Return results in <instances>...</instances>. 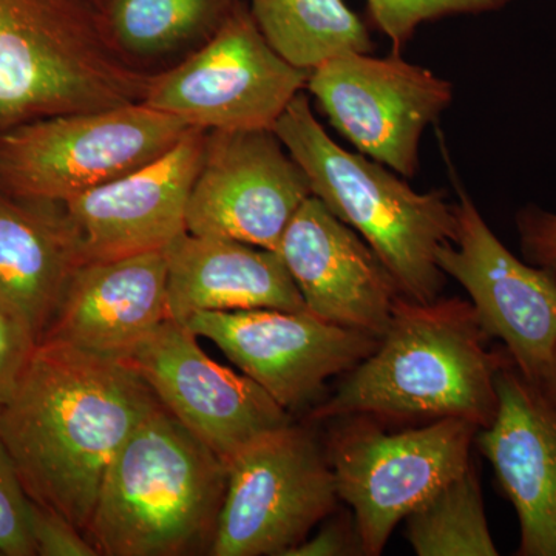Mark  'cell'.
I'll list each match as a JSON object with an SVG mask.
<instances>
[{"instance_id": "1", "label": "cell", "mask_w": 556, "mask_h": 556, "mask_svg": "<svg viewBox=\"0 0 556 556\" xmlns=\"http://www.w3.org/2000/svg\"><path fill=\"white\" fill-rule=\"evenodd\" d=\"M159 405L129 361L40 342L0 405V437L30 500L86 533L110 463Z\"/></svg>"}, {"instance_id": "2", "label": "cell", "mask_w": 556, "mask_h": 556, "mask_svg": "<svg viewBox=\"0 0 556 556\" xmlns=\"http://www.w3.org/2000/svg\"><path fill=\"white\" fill-rule=\"evenodd\" d=\"M511 361L490 348L470 302L397 299L379 345L345 372L311 422L368 415L390 422L455 417L481 428L496 416V375Z\"/></svg>"}, {"instance_id": "3", "label": "cell", "mask_w": 556, "mask_h": 556, "mask_svg": "<svg viewBox=\"0 0 556 556\" xmlns=\"http://www.w3.org/2000/svg\"><path fill=\"white\" fill-rule=\"evenodd\" d=\"M228 466L161 404L105 471L86 536L100 556L211 554Z\"/></svg>"}, {"instance_id": "4", "label": "cell", "mask_w": 556, "mask_h": 556, "mask_svg": "<svg viewBox=\"0 0 556 556\" xmlns=\"http://www.w3.org/2000/svg\"><path fill=\"white\" fill-rule=\"evenodd\" d=\"M273 130L305 172L313 195L367 241L405 299L441 298L447 276L437 255L457 230L456 203L445 190L416 192L378 161L348 152L318 123L303 91Z\"/></svg>"}, {"instance_id": "5", "label": "cell", "mask_w": 556, "mask_h": 556, "mask_svg": "<svg viewBox=\"0 0 556 556\" xmlns=\"http://www.w3.org/2000/svg\"><path fill=\"white\" fill-rule=\"evenodd\" d=\"M152 72L116 49L93 0H0V124L144 100Z\"/></svg>"}, {"instance_id": "6", "label": "cell", "mask_w": 556, "mask_h": 556, "mask_svg": "<svg viewBox=\"0 0 556 556\" xmlns=\"http://www.w3.org/2000/svg\"><path fill=\"white\" fill-rule=\"evenodd\" d=\"M328 422L324 442L336 490L353 510L367 556L382 555L399 522L470 466L479 430L455 417L396 431L368 415Z\"/></svg>"}, {"instance_id": "7", "label": "cell", "mask_w": 556, "mask_h": 556, "mask_svg": "<svg viewBox=\"0 0 556 556\" xmlns=\"http://www.w3.org/2000/svg\"><path fill=\"white\" fill-rule=\"evenodd\" d=\"M189 129L144 102L17 124L0 134V189L65 203L160 159Z\"/></svg>"}, {"instance_id": "8", "label": "cell", "mask_w": 556, "mask_h": 556, "mask_svg": "<svg viewBox=\"0 0 556 556\" xmlns=\"http://www.w3.org/2000/svg\"><path fill=\"white\" fill-rule=\"evenodd\" d=\"M325 442L289 422L228 464V486L212 556H287L339 503Z\"/></svg>"}, {"instance_id": "9", "label": "cell", "mask_w": 556, "mask_h": 556, "mask_svg": "<svg viewBox=\"0 0 556 556\" xmlns=\"http://www.w3.org/2000/svg\"><path fill=\"white\" fill-rule=\"evenodd\" d=\"M309 73L269 46L241 0L207 42L152 73L141 102L207 131L273 130Z\"/></svg>"}, {"instance_id": "10", "label": "cell", "mask_w": 556, "mask_h": 556, "mask_svg": "<svg viewBox=\"0 0 556 556\" xmlns=\"http://www.w3.org/2000/svg\"><path fill=\"white\" fill-rule=\"evenodd\" d=\"M306 89L331 126L368 159L412 178L424 131L453 101V86L399 53H348L311 70Z\"/></svg>"}, {"instance_id": "11", "label": "cell", "mask_w": 556, "mask_h": 556, "mask_svg": "<svg viewBox=\"0 0 556 556\" xmlns=\"http://www.w3.org/2000/svg\"><path fill=\"white\" fill-rule=\"evenodd\" d=\"M313 195L309 179L274 130L207 131L186 228L276 251Z\"/></svg>"}, {"instance_id": "12", "label": "cell", "mask_w": 556, "mask_h": 556, "mask_svg": "<svg viewBox=\"0 0 556 556\" xmlns=\"http://www.w3.org/2000/svg\"><path fill=\"white\" fill-rule=\"evenodd\" d=\"M456 215V239L439 248V268L466 289L485 334L501 340L518 371L538 386L556 348V270L515 257L463 189Z\"/></svg>"}, {"instance_id": "13", "label": "cell", "mask_w": 556, "mask_h": 556, "mask_svg": "<svg viewBox=\"0 0 556 556\" xmlns=\"http://www.w3.org/2000/svg\"><path fill=\"white\" fill-rule=\"evenodd\" d=\"M185 325L215 343L288 413L305 408L329 379L345 375L379 345L367 332L292 311H208Z\"/></svg>"}, {"instance_id": "14", "label": "cell", "mask_w": 556, "mask_h": 556, "mask_svg": "<svg viewBox=\"0 0 556 556\" xmlns=\"http://www.w3.org/2000/svg\"><path fill=\"white\" fill-rule=\"evenodd\" d=\"M127 361L226 466L255 439L292 422L257 382L208 357L199 336L174 318L153 329Z\"/></svg>"}, {"instance_id": "15", "label": "cell", "mask_w": 556, "mask_h": 556, "mask_svg": "<svg viewBox=\"0 0 556 556\" xmlns=\"http://www.w3.org/2000/svg\"><path fill=\"white\" fill-rule=\"evenodd\" d=\"M207 130L190 127L169 152L65 201L86 263L166 251L185 233Z\"/></svg>"}, {"instance_id": "16", "label": "cell", "mask_w": 556, "mask_h": 556, "mask_svg": "<svg viewBox=\"0 0 556 556\" xmlns=\"http://www.w3.org/2000/svg\"><path fill=\"white\" fill-rule=\"evenodd\" d=\"M314 317L382 338L402 292L356 230L311 195L277 249Z\"/></svg>"}, {"instance_id": "17", "label": "cell", "mask_w": 556, "mask_h": 556, "mask_svg": "<svg viewBox=\"0 0 556 556\" xmlns=\"http://www.w3.org/2000/svg\"><path fill=\"white\" fill-rule=\"evenodd\" d=\"M497 409L475 445L519 519L518 556H556V404L514 362L496 375Z\"/></svg>"}, {"instance_id": "18", "label": "cell", "mask_w": 556, "mask_h": 556, "mask_svg": "<svg viewBox=\"0 0 556 556\" xmlns=\"http://www.w3.org/2000/svg\"><path fill=\"white\" fill-rule=\"evenodd\" d=\"M169 318L164 251L89 262L76 270L40 342L127 361Z\"/></svg>"}, {"instance_id": "19", "label": "cell", "mask_w": 556, "mask_h": 556, "mask_svg": "<svg viewBox=\"0 0 556 556\" xmlns=\"http://www.w3.org/2000/svg\"><path fill=\"white\" fill-rule=\"evenodd\" d=\"M84 263L64 203L0 189V306L36 343Z\"/></svg>"}, {"instance_id": "20", "label": "cell", "mask_w": 556, "mask_h": 556, "mask_svg": "<svg viewBox=\"0 0 556 556\" xmlns=\"http://www.w3.org/2000/svg\"><path fill=\"white\" fill-rule=\"evenodd\" d=\"M164 254L170 318L181 324L208 311L308 313L276 251L186 230Z\"/></svg>"}, {"instance_id": "21", "label": "cell", "mask_w": 556, "mask_h": 556, "mask_svg": "<svg viewBox=\"0 0 556 556\" xmlns=\"http://www.w3.org/2000/svg\"><path fill=\"white\" fill-rule=\"evenodd\" d=\"M241 0H109L102 10L116 49L135 67L207 42Z\"/></svg>"}, {"instance_id": "22", "label": "cell", "mask_w": 556, "mask_h": 556, "mask_svg": "<svg viewBox=\"0 0 556 556\" xmlns=\"http://www.w3.org/2000/svg\"><path fill=\"white\" fill-rule=\"evenodd\" d=\"M252 17L263 38L303 70L348 53H372L367 25L345 0H251Z\"/></svg>"}, {"instance_id": "23", "label": "cell", "mask_w": 556, "mask_h": 556, "mask_svg": "<svg viewBox=\"0 0 556 556\" xmlns=\"http://www.w3.org/2000/svg\"><path fill=\"white\" fill-rule=\"evenodd\" d=\"M404 521L405 536L416 555H500L486 522L473 463L409 511Z\"/></svg>"}, {"instance_id": "24", "label": "cell", "mask_w": 556, "mask_h": 556, "mask_svg": "<svg viewBox=\"0 0 556 556\" xmlns=\"http://www.w3.org/2000/svg\"><path fill=\"white\" fill-rule=\"evenodd\" d=\"M514 0H367L369 21L393 43L394 53L412 40L419 25L457 14L504 9Z\"/></svg>"}, {"instance_id": "25", "label": "cell", "mask_w": 556, "mask_h": 556, "mask_svg": "<svg viewBox=\"0 0 556 556\" xmlns=\"http://www.w3.org/2000/svg\"><path fill=\"white\" fill-rule=\"evenodd\" d=\"M31 500L0 437V555L35 556L31 538Z\"/></svg>"}, {"instance_id": "26", "label": "cell", "mask_w": 556, "mask_h": 556, "mask_svg": "<svg viewBox=\"0 0 556 556\" xmlns=\"http://www.w3.org/2000/svg\"><path fill=\"white\" fill-rule=\"evenodd\" d=\"M31 538L39 556H100L86 533L53 508L31 501Z\"/></svg>"}, {"instance_id": "27", "label": "cell", "mask_w": 556, "mask_h": 556, "mask_svg": "<svg viewBox=\"0 0 556 556\" xmlns=\"http://www.w3.org/2000/svg\"><path fill=\"white\" fill-rule=\"evenodd\" d=\"M517 228L526 262L556 270V214L529 204L518 212Z\"/></svg>"}, {"instance_id": "28", "label": "cell", "mask_w": 556, "mask_h": 556, "mask_svg": "<svg viewBox=\"0 0 556 556\" xmlns=\"http://www.w3.org/2000/svg\"><path fill=\"white\" fill-rule=\"evenodd\" d=\"M36 346L31 336L0 306V405L9 399Z\"/></svg>"}, {"instance_id": "29", "label": "cell", "mask_w": 556, "mask_h": 556, "mask_svg": "<svg viewBox=\"0 0 556 556\" xmlns=\"http://www.w3.org/2000/svg\"><path fill=\"white\" fill-rule=\"evenodd\" d=\"M364 555L353 515L339 517L321 527L314 536L291 548L287 556Z\"/></svg>"}, {"instance_id": "30", "label": "cell", "mask_w": 556, "mask_h": 556, "mask_svg": "<svg viewBox=\"0 0 556 556\" xmlns=\"http://www.w3.org/2000/svg\"><path fill=\"white\" fill-rule=\"evenodd\" d=\"M541 387V390L547 394L548 397L556 404V348L554 356H552L551 364H548V368L544 378L541 379V382L538 383Z\"/></svg>"}, {"instance_id": "31", "label": "cell", "mask_w": 556, "mask_h": 556, "mask_svg": "<svg viewBox=\"0 0 556 556\" xmlns=\"http://www.w3.org/2000/svg\"><path fill=\"white\" fill-rule=\"evenodd\" d=\"M94 3H97L98 9L101 11L105 9V5H108L109 0H93Z\"/></svg>"}, {"instance_id": "32", "label": "cell", "mask_w": 556, "mask_h": 556, "mask_svg": "<svg viewBox=\"0 0 556 556\" xmlns=\"http://www.w3.org/2000/svg\"><path fill=\"white\" fill-rule=\"evenodd\" d=\"M3 127L2 124H0V134H2Z\"/></svg>"}]
</instances>
